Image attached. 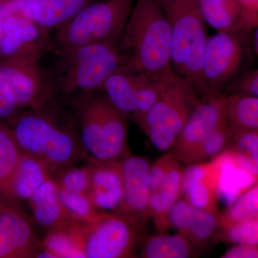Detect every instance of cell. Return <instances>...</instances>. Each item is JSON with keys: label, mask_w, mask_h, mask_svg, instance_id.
Listing matches in <instances>:
<instances>
[{"label": "cell", "mask_w": 258, "mask_h": 258, "mask_svg": "<svg viewBox=\"0 0 258 258\" xmlns=\"http://www.w3.org/2000/svg\"><path fill=\"white\" fill-rule=\"evenodd\" d=\"M170 22L157 0H137L120 39L126 57L121 71L159 81L174 74Z\"/></svg>", "instance_id": "cell-1"}, {"label": "cell", "mask_w": 258, "mask_h": 258, "mask_svg": "<svg viewBox=\"0 0 258 258\" xmlns=\"http://www.w3.org/2000/svg\"><path fill=\"white\" fill-rule=\"evenodd\" d=\"M50 103L17 113L9 127L22 152L45 163L53 172L72 165L82 146L69 120L50 108Z\"/></svg>", "instance_id": "cell-2"}, {"label": "cell", "mask_w": 258, "mask_h": 258, "mask_svg": "<svg viewBox=\"0 0 258 258\" xmlns=\"http://www.w3.org/2000/svg\"><path fill=\"white\" fill-rule=\"evenodd\" d=\"M170 22L171 62L174 74L190 83L200 98L211 94L204 74L208 44L199 0H157Z\"/></svg>", "instance_id": "cell-3"}, {"label": "cell", "mask_w": 258, "mask_h": 258, "mask_svg": "<svg viewBox=\"0 0 258 258\" xmlns=\"http://www.w3.org/2000/svg\"><path fill=\"white\" fill-rule=\"evenodd\" d=\"M80 142L92 162L111 163L128 154L126 115L102 91L76 98Z\"/></svg>", "instance_id": "cell-4"}, {"label": "cell", "mask_w": 258, "mask_h": 258, "mask_svg": "<svg viewBox=\"0 0 258 258\" xmlns=\"http://www.w3.org/2000/svg\"><path fill=\"white\" fill-rule=\"evenodd\" d=\"M59 55L54 87L77 98L101 91L106 80L126 64L120 40L83 45Z\"/></svg>", "instance_id": "cell-5"}, {"label": "cell", "mask_w": 258, "mask_h": 258, "mask_svg": "<svg viewBox=\"0 0 258 258\" xmlns=\"http://www.w3.org/2000/svg\"><path fill=\"white\" fill-rule=\"evenodd\" d=\"M137 0H97L54 32L49 45L57 52L121 39Z\"/></svg>", "instance_id": "cell-6"}, {"label": "cell", "mask_w": 258, "mask_h": 258, "mask_svg": "<svg viewBox=\"0 0 258 258\" xmlns=\"http://www.w3.org/2000/svg\"><path fill=\"white\" fill-rule=\"evenodd\" d=\"M200 99L195 88L175 74L160 80V94L139 128L157 150L168 152Z\"/></svg>", "instance_id": "cell-7"}, {"label": "cell", "mask_w": 258, "mask_h": 258, "mask_svg": "<svg viewBox=\"0 0 258 258\" xmlns=\"http://www.w3.org/2000/svg\"><path fill=\"white\" fill-rule=\"evenodd\" d=\"M81 228L86 258L138 257L145 226L119 211L103 212Z\"/></svg>", "instance_id": "cell-8"}, {"label": "cell", "mask_w": 258, "mask_h": 258, "mask_svg": "<svg viewBox=\"0 0 258 258\" xmlns=\"http://www.w3.org/2000/svg\"><path fill=\"white\" fill-rule=\"evenodd\" d=\"M42 52H30L0 60V81L13 93L19 109L46 106L54 86L40 64Z\"/></svg>", "instance_id": "cell-9"}, {"label": "cell", "mask_w": 258, "mask_h": 258, "mask_svg": "<svg viewBox=\"0 0 258 258\" xmlns=\"http://www.w3.org/2000/svg\"><path fill=\"white\" fill-rule=\"evenodd\" d=\"M249 30L217 32L208 37L204 74L212 91L223 93L241 74Z\"/></svg>", "instance_id": "cell-10"}, {"label": "cell", "mask_w": 258, "mask_h": 258, "mask_svg": "<svg viewBox=\"0 0 258 258\" xmlns=\"http://www.w3.org/2000/svg\"><path fill=\"white\" fill-rule=\"evenodd\" d=\"M185 169L170 152L151 165L149 217L161 232L169 228L168 215L182 196Z\"/></svg>", "instance_id": "cell-11"}, {"label": "cell", "mask_w": 258, "mask_h": 258, "mask_svg": "<svg viewBox=\"0 0 258 258\" xmlns=\"http://www.w3.org/2000/svg\"><path fill=\"white\" fill-rule=\"evenodd\" d=\"M225 93L214 91L209 96L200 98V103L169 150L182 164H189L190 158L204 141L225 121Z\"/></svg>", "instance_id": "cell-12"}, {"label": "cell", "mask_w": 258, "mask_h": 258, "mask_svg": "<svg viewBox=\"0 0 258 258\" xmlns=\"http://www.w3.org/2000/svg\"><path fill=\"white\" fill-rule=\"evenodd\" d=\"M97 0H0V14L18 15L44 30L55 31Z\"/></svg>", "instance_id": "cell-13"}, {"label": "cell", "mask_w": 258, "mask_h": 258, "mask_svg": "<svg viewBox=\"0 0 258 258\" xmlns=\"http://www.w3.org/2000/svg\"><path fill=\"white\" fill-rule=\"evenodd\" d=\"M123 180V200L118 211L132 217L145 226L150 217V167L145 157L132 155L131 153L119 161Z\"/></svg>", "instance_id": "cell-14"}, {"label": "cell", "mask_w": 258, "mask_h": 258, "mask_svg": "<svg viewBox=\"0 0 258 258\" xmlns=\"http://www.w3.org/2000/svg\"><path fill=\"white\" fill-rule=\"evenodd\" d=\"M222 164L214 160L189 164L185 169L181 198L195 208L220 215L219 191L223 171Z\"/></svg>", "instance_id": "cell-15"}, {"label": "cell", "mask_w": 258, "mask_h": 258, "mask_svg": "<svg viewBox=\"0 0 258 258\" xmlns=\"http://www.w3.org/2000/svg\"><path fill=\"white\" fill-rule=\"evenodd\" d=\"M48 32L28 19L18 15L4 17L0 35V60L42 52L49 46Z\"/></svg>", "instance_id": "cell-16"}, {"label": "cell", "mask_w": 258, "mask_h": 258, "mask_svg": "<svg viewBox=\"0 0 258 258\" xmlns=\"http://www.w3.org/2000/svg\"><path fill=\"white\" fill-rule=\"evenodd\" d=\"M169 227L184 235L197 249L203 248L215 240L219 229V215L195 208L179 199L168 215Z\"/></svg>", "instance_id": "cell-17"}, {"label": "cell", "mask_w": 258, "mask_h": 258, "mask_svg": "<svg viewBox=\"0 0 258 258\" xmlns=\"http://www.w3.org/2000/svg\"><path fill=\"white\" fill-rule=\"evenodd\" d=\"M87 195L95 208L101 212L118 211L123 200V180L119 161L92 162Z\"/></svg>", "instance_id": "cell-18"}, {"label": "cell", "mask_w": 258, "mask_h": 258, "mask_svg": "<svg viewBox=\"0 0 258 258\" xmlns=\"http://www.w3.org/2000/svg\"><path fill=\"white\" fill-rule=\"evenodd\" d=\"M35 247L32 227L25 215L0 207V258L32 257Z\"/></svg>", "instance_id": "cell-19"}, {"label": "cell", "mask_w": 258, "mask_h": 258, "mask_svg": "<svg viewBox=\"0 0 258 258\" xmlns=\"http://www.w3.org/2000/svg\"><path fill=\"white\" fill-rule=\"evenodd\" d=\"M205 23L217 32L251 30L257 13L245 9L237 0H199Z\"/></svg>", "instance_id": "cell-20"}, {"label": "cell", "mask_w": 258, "mask_h": 258, "mask_svg": "<svg viewBox=\"0 0 258 258\" xmlns=\"http://www.w3.org/2000/svg\"><path fill=\"white\" fill-rule=\"evenodd\" d=\"M37 223L48 230L67 229L77 223L61 203L55 180L49 178L29 199Z\"/></svg>", "instance_id": "cell-21"}, {"label": "cell", "mask_w": 258, "mask_h": 258, "mask_svg": "<svg viewBox=\"0 0 258 258\" xmlns=\"http://www.w3.org/2000/svg\"><path fill=\"white\" fill-rule=\"evenodd\" d=\"M147 79L142 74L119 70L106 80L101 91L115 108L127 116L132 117L135 112L137 91Z\"/></svg>", "instance_id": "cell-22"}, {"label": "cell", "mask_w": 258, "mask_h": 258, "mask_svg": "<svg viewBox=\"0 0 258 258\" xmlns=\"http://www.w3.org/2000/svg\"><path fill=\"white\" fill-rule=\"evenodd\" d=\"M198 249L184 235L158 234L144 235L138 257L143 258H192L199 257Z\"/></svg>", "instance_id": "cell-23"}, {"label": "cell", "mask_w": 258, "mask_h": 258, "mask_svg": "<svg viewBox=\"0 0 258 258\" xmlns=\"http://www.w3.org/2000/svg\"><path fill=\"white\" fill-rule=\"evenodd\" d=\"M52 171L42 161L28 154H22L13 176L10 198L29 200L47 179Z\"/></svg>", "instance_id": "cell-24"}, {"label": "cell", "mask_w": 258, "mask_h": 258, "mask_svg": "<svg viewBox=\"0 0 258 258\" xmlns=\"http://www.w3.org/2000/svg\"><path fill=\"white\" fill-rule=\"evenodd\" d=\"M224 115L233 132L258 130V97L240 93L225 94Z\"/></svg>", "instance_id": "cell-25"}, {"label": "cell", "mask_w": 258, "mask_h": 258, "mask_svg": "<svg viewBox=\"0 0 258 258\" xmlns=\"http://www.w3.org/2000/svg\"><path fill=\"white\" fill-rule=\"evenodd\" d=\"M225 152L241 169L257 179L258 130L234 132Z\"/></svg>", "instance_id": "cell-26"}, {"label": "cell", "mask_w": 258, "mask_h": 258, "mask_svg": "<svg viewBox=\"0 0 258 258\" xmlns=\"http://www.w3.org/2000/svg\"><path fill=\"white\" fill-rule=\"evenodd\" d=\"M22 154L9 125L0 123V193L8 198Z\"/></svg>", "instance_id": "cell-27"}, {"label": "cell", "mask_w": 258, "mask_h": 258, "mask_svg": "<svg viewBox=\"0 0 258 258\" xmlns=\"http://www.w3.org/2000/svg\"><path fill=\"white\" fill-rule=\"evenodd\" d=\"M50 231L44 239L42 246L52 252L55 258L86 257L81 227L76 223L70 228Z\"/></svg>", "instance_id": "cell-28"}, {"label": "cell", "mask_w": 258, "mask_h": 258, "mask_svg": "<svg viewBox=\"0 0 258 258\" xmlns=\"http://www.w3.org/2000/svg\"><path fill=\"white\" fill-rule=\"evenodd\" d=\"M258 219V184L244 191L223 213L219 215V228Z\"/></svg>", "instance_id": "cell-29"}, {"label": "cell", "mask_w": 258, "mask_h": 258, "mask_svg": "<svg viewBox=\"0 0 258 258\" xmlns=\"http://www.w3.org/2000/svg\"><path fill=\"white\" fill-rule=\"evenodd\" d=\"M58 196L64 209L76 222L86 225L103 213L95 208L87 194L69 192L58 188Z\"/></svg>", "instance_id": "cell-30"}, {"label": "cell", "mask_w": 258, "mask_h": 258, "mask_svg": "<svg viewBox=\"0 0 258 258\" xmlns=\"http://www.w3.org/2000/svg\"><path fill=\"white\" fill-rule=\"evenodd\" d=\"M233 132L225 120L204 141L198 150L190 158L188 164L212 159L225 152L230 144Z\"/></svg>", "instance_id": "cell-31"}, {"label": "cell", "mask_w": 258, "mask_h": 258, "mask_svg": "<svg viewBox=\"0 0 258 258\" xmlns=\"http://www.w3.org/2000/svg\"><path fill=\"white\" fill-rule=\"evenodd\" d=\"M215 240L233 244H258V219L219 228Z\"/></svg>", "instance_id": "cell-32"}, {"label": "cell", "mask_w": 258, "mask_h": 258, "mask_svg": "<svg viewBox=\"0 0 258 258\" xmlns=\"http://www.w3.org/2000/svg\"><path fill=\"white\" fill-rule=\"evenodd\" d=\"M59 189L69 192L87 194L90 184V168H64L58 174L55 181Z\"/></svg>", "instance_id": "cell-33"}, {"label": "cell", "mask_w": 258, "mask_h": 258, "mask_svg": "<svg viewBox=\"0 0 258 258\" xmlns=\"http://www.w3.org/2000/svg\"><path fill=\"white\" fill-rule=\"evenodd\" d=\"M160 94V80L152 81L147 79L139 88L136 97V108L132 118L138 125L143 121L148 112L152 109Z\"/></svg>", "instance_id": "cell-34"}, {"label": "cell", "mask_w": 258, "mask_h": 258, "mask_svg": "<svg viewBox=\"0 0 258 258\" xmlns=\"http://www.w3.org/2000/svg\"><path fill=\"white\" fill-rule=\"evenodd\" d=\"M227 93H240L258 97L257 70L245 71L237 76L225 91Z\"/></svg>", "instance_id": "cell-35"}, {"label": "cell", "mask_w": 258, "mask_h": 258, "mask_svg": "<svg viewBox=\"0 0 258 258\" xmlns=\"http://www.w3.org/2000/svg\"><path fill=\"white\" fill-rule=\"evenodd\" d=\"M19 110L13 93L0 81V123L13 118Z\"/></svg>", "instance_id": "cell-36"}, {"label": "cell", "mask_w": 258, "mask_h": 258, "mask_svg": "<svg viewBox=\"0 0 258 258\" xmlns=\"http://www.w3.org/2000/svg\"><path fill=\"white\" fill-rule=\"evenodd\" d=\"M222 258H257L258 244H236L222 254Z\"/></svg>", "instance_id": "cell-37"}, {"label": "cell", "mask_w": 258, "mask_h": 258, "mask_svg": "<svg viewBox=\"0 0 258 258\" xmlns=\"http://www.w3.org/2000/svg\"><path fill=\"white\" fill-rule=\"evenodd\" d=\"M245 9L253 13H257L258 0H237Z\"/></svg>", "instance_id": "cell-38"}, {"label": "cell", "mask_w": 258, "mask_h": 258, "mask_svg": "<svg viewBox=\"0 0 258 258\" xmlns=\"http://www.w3.org/2000/svg\"><path fill=\"white\" fill-rule=\"evenodd\" d=\"M3 19H4V16L0 14V35H1L2 25H3Z\"/></svg>", "instance_id": "cell-39"}]
</instances>
